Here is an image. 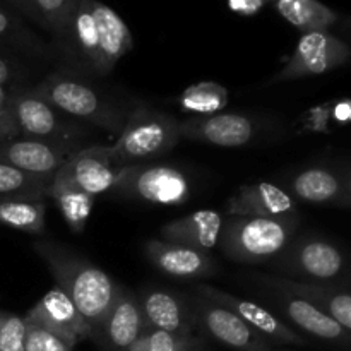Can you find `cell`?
Returning a JSON list of instances; mask_svg holds the SVG:
<instances>
[{
	"label": "cell",
	"instance_id": "603a6c76",
	"mask_svg": "<svg viewBox=\"0 0 351 351\" xmlns=\"http://www.w3.org/2000/svg\"><path fill=\"white\" fill-rule=\"evenodd\" d=\"M271 298L295 326L311 332L315 338L328 339V341H341L348 338V331H345L338 322L332 321L328 314L319 311L315 305L308 304L304 298L280 290H273Z\"/></svg>",
	"mask_w": 351,
	"mask_h": 351
},
{
	"label": "cell",
	"instance_id": "4dcf8cb0",
	"mask_svg": "<svg viewBox=\"0 0 351 351\" xmlns=\"http://www.w3.org/2000/svg\"><path fill=\"white\" fill-rule=\"evenodd\" d=\"M0 41L40 55L47 50L43 41L23 23L16 12L0 3Z\"/></svg>",
	"mask_w": 351,
	"mask_h": 351
},
{
	"label": "cell",
	"instance_id": "f1b7e54d",
	"mask_svg": "<svg viewBox=\"0 0 351 351\" xmlns=\"http://www.w3.org/2000/svg\"><path fill=\"white\" fill-rule=\"evenodd\" d=\"M184 112L216 115L228 105V91L225 86L215 81H202L185 89L178 98Z\"/></svg>",
	"mask_w": 351,
	"mask_h": 351
},
{
	"label": "cell",
	"instance_id": "4316f807",
	"mask_svg": "<svg viewBox=\"0 0 351 351\" xmlns=\"http://www.w3.org/2000/svg\"><path fill=\"white\" fill-rule=\"evenodd\" d=\"M43 201L33 199H0V226H9L17 232L41 233L45 230Z\"/></svg>",
	"mask_w": 351,
	"mask_h": 351
},
{
	"label": "cell",
	"instance_id": "e575fe53",
	"mask_svg": "<svg viewBox=\"0 0 351 351\" xmlns=\"http://www.w3.org/2000/svg\"><path fill=\"white\" fill-rule=\"evenodd\" d=\"M269 0H228V7L240 16H254L259 12Z\"/></svg>",
	"mask_w": 351,
	"mask_h": 351
},
{
	"label": "cell",
	"instance_id": "277c9868",
	"mask_svg": "<svg viewBox=\"0 0 351 351\" xmlns=\"http://www.w3.org/2000/svg\"><path fill=\"white\" fill-rule=\"evenodd\" d=\"M34 91L57 112L91 122L112 134H120L125 123L119 110L110 105L95 88L60 72L48 75Z\"/></svg>",
	"mask_w": 351,
	"mask_h": 351
},
{
	"label": "cell",
	"instance_id": "ba28073f",
	"mask_svg": "<svg viewBox=\"0 0 351 351\" xmlns=\"http://www.w3.org/2000/svg\"><path fill=\"white\" fill-rule=\"evenodd\" d=\"M278 267L290 274L329 281L345 269V256L331 242L321 239L298 240L278 256Z\"/></svg>",
	"mask_w": 351,
	"mask_h": 351
},
{
	"label": "cell",
	"instance_id": "f35d334b",
	"mask_svg": "<svg viewBox=\"0 0 351 351\" xmlns=\"http://www.w3.org/2000/svg\"><path fill=\"white\" fill-rule=\"evenodd\" d=\"M3 3H7V7H10V9L17 10L19 14H23L24 17H27L29 21H33V12H31V7H29V2L27 0H3Z\"/></svg>",
	"mask_w": 351,
	"mask_h": 351
},
{
	"label": "cell",
	"instance_id": "cb8c5ba5",
	"mask_svg": "<svg viewBox=\"0 0 351 351\" xmlns=\"http://www.w3.org/2000/svg\"><path fill=\"white\" fill-rule=\"evenodd\" d=\"M291 191L300 201L321 206H345L348 182L328 168L314 167L291 178Z\"/></svg>",
	"mask_w": 351,
	"mask_h": 351
},
{
	"label": "cell",
	"instance_id": "8fae6325",
	"mask_svg": "<svg viewBox=\"0 0 351 351\" xmlns=\"http://www.w3.org/2000/svg\"><path fill=\"white\" fill-rule=\"evenodd\" d=\"M182 137L215 144L219 147H240L254 139L256 127L250 119L237 113L195 117L180 120Z\"/></svg>",
	"mask_w": 351,
	"mask_h": 351
},
{
	"label": "cell",
	"instance_id": "d6a6232c",
	"mask_svg": "<svg viewBox=\"0 0 351 351\" xmlns=\"http://www.w3.org/2000/svg\"><path fill=\"white\" fill-rule=\"evenodd\" d=\"M185 345V336L146 328L129 351H184Z\"/></svg>",
	"mask_w": 351,
	"mask_h": 351
},
{
	"label": "cell",
	"instance_id": "9c48e42d",
	"mask_svg": "<svg viewBox=\"0 0 351 351\" xmlns=\"http://www.w3.org/2000/svg\"><path fill=\"white\" fill-rule=\"evenodd\" d=\"M9 112L16 122L19 136L23 134L24 139L41 141L58 147H62L58 141H67V130L58 119L57 110L48 105L34 89L10 93Z\"/></svg>",
	"mask_w": 351,
	"mask_h": 351
},
{
	"label": "cell",
	"instance_id": "44dd1931",
	"mask_svg": "<svg viewBox=\"0 0 351 351\" xmlns=\"http://www.w3.org/2000/svg\"><path fill=\"white\" fill-rule=\"evenodd\" d=\"M223 218L216 211H195L161 226L160 237L165 242L180 243L206 252L219 243Z\"/></svg>",
	"mask_w": 351,
	"mask_h": 351
},
{
	"label": "cell",
	"instance_id": "836d02e7",
	"mask_svg": "<svg viewBox=\"0 0 351 351\" xmlns=\"http://www.w3.org/2000/svg\"><path fill=\"white\" fill-rule=\"evenodd\" d=\"M24 317L0 311V351H24Z\"/></svg>",
	"mask_w": 351,
	"mask_h": 351
},
{
	"label": "cell",
	"instance_id": "7a4b0ae2",
	"mask_svg": "<svg viewBox=\"0 0 351 351\" xmlns=\"http://www.w3.org/2000/svg\"><path fill=\"white\" fill-rule=\"evenodd\" d=\"M297 228L298 218L232 216L221 228L218 245L237 263H266L290 245Z\"/></svg>",
	"mask_w": 351,
	"mask_h": 351
},
{
	"label": "cell",
	"instance_id": "8d00e7d4",
	"mask_svg": "<svg viewBox=\"0 0 351 351\" xmlns=\"http://www.w3.org/2000/svg\"><path fill=\"white\" fill-rule=\"evenodd\" d=\"M14 74H16V67L12 65V62L0 57V86L2 88L9 86V82L14 79Z\"/></svg>",
	"mask_w": 351,
	"mask_h": 351
},
{
	"label": "cell",
	"instance_id": "1f68e13d",
	"mask_svg": "<svg viewBox=\"0 0 351 351\" xmlns=\"http://www.w3.org/2000/svg\"><path fill=\"white\" fill-rule=\"evenodd\" d=\"M26 335H24V351H72V345L57 332L48 328L26 321Z\"/></svg>",
	"mask_w": 351,
	"mask_h": 351
},
{
	"label": "cell",
	"instance_id": "74e56055",
	"mask_svg": "<svg viewBox=\"0 0 351 351\" xmlns=\"http://www.w3.org/2000/svg\"><path fill=\"white\" fill-rule=\"evenodd\" d=\"M332 117L335 120H338L339 123H346L351 119V105L350 101H339L336 103L335 108H332Z\"/></svg>",
	"mask_w": 351,
	"mask_h": 351
},
{
	"label": "cell",
	"instance_id": "8992f818",
	"mask_svg": "<svg viewBox=\"0 0 351 351\" xmlns=\"http://www.w3.org/2000/svg\"><path fill=\"white\" fill-rule=\"evenodd\" d=\"M350 58V47L328 31L304 33L295 45L285 67L274 75V82L293 81L305 75H321L341 67Z\"/></svg>",
	"mask_w": 351,
	"mask_h": 351
},
{
	"label": "cell",
	"instance_id": "9a60e30c",
	"mask_svg": "<svg viewBox=\"0 0 351 351\" xmlns=\"http://www.w3.org/2000/svg\"><path fill=\"white\" fill-rule=\"evenodd\" d=\"M67 160V151L34 139H9L0 143V161L26 173L53 180Z\"/></svg>",
	"mask_w": 351,
	"mask_h": 351
},
{
	"label": "cell",
	"instance_id": "d590c367",
	"mask_svg": "<svg viewBox=\"0 0 351 351\" xmlns=\"http://www.w3.org/2000/svg\"><path fill=\"white\" fill-rule=\"evenodd\" d=\"M17 136H19V130H17L12 115H10L9 106L7 108H0V143L16 139Z\"/></svg>",
	"mask_w": 351,
	"mask_h": 351
},
{
	"label": "cell",
	"instance_id": "f546056e",
	"mask_svg": "<svg viewBox=\"0 0 351 351\" xmlns=\"http://www.w3.org/2000/svg\"><path fill=\"white\" fill-rule=\"evenodd\" d=\"M34 23L50 31L55 40L64 36L69 19L74 12L77 0H27Z\"/></svg>",
	"mask_w": 351,
	"mask_h": 351
},
{
	"label": "cell",
	"instance_id": "83f0119b",
	"mask_svg": "<svg viewBox=\"0 0 351 351\" xmlns=\"http://www.w3.org/2000/svg\"><path fill=\"white\" fill-rule=\"evenodd\" d=\"M50 178L26 173L16 167L0 161V199H33L41 201L48 195Z\"/></svg>",
	"mask_w": 351,
	"mask_h": 351
},
{
	"label": "cell",
	"instance_id": "ab89813d",
	"mask_svg": "<svg viewBox=\"0 0 351 351\" xmlns=\"http://www.w3.org/2000/svg\"><path fill=\"white\" fill-rule=\"evenodd\" d=\"M0 3H3V0H0Z\"/></svg>",
	"mask_w": 351,
	"mask_h": 351
},
{
	"label": "cell",
	"instance_id": "e0dca14e",
	"mask_svg": "<svg viewBox=\"0 0 351 351\" xmlns=\"http://www.w3.org/2000/svg\"><path fill=\"white\" fill-rule=\"evenodd\" d=\"M199 315L213 338L242 351H266L263 335L254 331L247 322L228 308L202 298L199 302Z\"/></svg>",
	"mask_w": 351,
	"mask_h": 351
},
{
	"label": "cell",
	"instance_id": "2e32d148",
	"mask_svg": "<svg viewBox=\"0 0 351 351\" xmlns=\"http://www.w3.org/2000/svg\"><path fill=\"white\" fill-rule=\"evenodd\" d=\"M58 43L72 62L99 74V45L91 0H77L64 36Z\"/></svg>",
	"mask_w": 351,
	"mask_h": 351
},
{
	"label": "cell",
	"instance_id": "52a82bcc",
	"mask_svg": "<svg viewBox=\"0 0 351 351\" xmlns=\"http://www.w3.org/2000/svg\"><path fill=\"white\" fill-rule=\"evenodd\" d=\"M127 167H119L106 154L105 146H93L67 156L60 170L55 173L53 182L72 185L91 195L113 191Z\"/></svg>",
	"mask_w": 351,
	"mask_h": 351
},
{
	"label": "cell",
	"instance_id": "30bf717a",
	"mask_svg": "<svg viewBox=\"0 0 351 351\" xmlns=\"http://www.w3.org/2000/svg\"><path fill=\"white\" fill-rule=\"evenodd\" d=\"M230 216L254 218H298L295 199L281 187L267 182L240 187L226 204Z\"/></svg>",
	"mask_w": 351,
	"mask_h": 351
},
{
	"label": "cell",
	"instance_id": "5bb4252c",
	"mask_svg": "<svg viewBox=\"0 0 351 351\" xmlns=\"http://www.w3.org/2000/svg\"><path fill=\"white\" fill-rule=\"evenodd\" d=\"M26 321L36 322V324L48 328L50 331L57 332L62 338L67 339L72 346L79 339L91 335V329L86 324L84 319L77 312L75 305L69 300L67 295L58 288L48 291L26 315Z\"/></svg>",
	"mask_w": 351,
	"mask_h": 351
},
{
	"label": "cell",
	"instance_id": "6da1fadb",
	"mask_svg": "<svg viewBox=\"0 0 351 351\" xmlns=\"http://www.w3.org/2000/svg\"><path fill=\"white\" fill-rule=\"evenodd\" d=\"M34 252L47 264L57 288L75 305L91 332L99 331L106 312L119 293V285L105 271L55 242H36Z\"/></svg>",
	"mask_w": 351,
	"mask_h": 351
},
{
	"label": "cell",
	"instance_id": "484cf974",
	"mask_svg": "<svg viewBox=\"0 0 351 351\" xmlns=\"http://www.w3.org/2000/svg\"><path fill=\"white\" fill-rule=\"evenodd\" d=\"M48 195L55 201L62 218L74 233L84 232L88 219L95 208V195L72 185L51 180Z\"/></svg>",
	"mask_w": 351,
	"mask_h": 351
},
{
	"label": "cell",
	"instance_id": "4fadbf2b",
	"mask_svg": "<svg viewBox=\"0 0 351 351\" xmlns=\"http://www.w3.org/2000/svg\"><path fill=\"white\" fill-rule=\"evenodd\" d=\"M147 259L156 269L175 278H208L216 271V264L208 252L191 249L180 243L149 240L144 247Z\"/></svg>",
	"mask_w": 351,
	"mask_h": 351
},
{
	"label": "cell",
	"instance_id": "5b68a950",
	"mask_svg": "<svg viewBox=\"0 0 351 351\" xmlns=\"http://www.w3.org/2000/svg\"><path fill=\"white\" fill-rule=\"evenodd\" d=\"M115 191L149 204L182 206L191 197V182L170 165H130Z\"/></svg>",
	"mask_w": 351,
	"mask_h": 351
},
{
	"label": "cell",
	"instance_id": "7c38bea8",
	"mask_svg": "<svg viewBox=\"0 0 351 351\" xmlns=\"http://www.w3.org/2000/svg\"><path fill=\"white\" fill-rule=\"evenodd\" d=\"M197 291L201 293L202 298H206V300L232 311L233 314L239 315L243 322H247V324H249L254 331L259 332V335L267 336V338H273L281 343L304 341L293 329L288 328V326L285 324L281 319H278L273 312L264 308L263 305L256 304V302L239 298L235 297V295L226 293V291L218 290V288L215 287H208V285H201V287L197 288Z\"/></svg>",
	"mask_w": 351,
	"mask_h": 351
},
{
	"label": "cell",
	"instance_id": "ffe728a7",
	"mask_svg": "<svg viewBox=\"0 0 351 351\" xmlns=\"http://www.w3.org/2000/svg\"><path fill=\"white\" fill-rule=\"evenodd\" d=\"M93 16L96 23L99 45V74H108L120 58L125 57L134 47V38L125 21L110 5L91 0Z\"/></svg>",
	"mask_w": 351,
	"mask_h": 351
},
{
	"label": "cell",
	"instance_id": "d4e9b609",
	"mask_svg": "<svg viewBox=\"0 0 351 351\" xmlns=\"http://www.w3.org/2000/svg\"><path fill=\"white\" fill-rule=\"evenodd\" d=\"M281 17L302 33L328 31L339 14L319 0H269Z\"/></svg>",
	"mask_w": 351,
	"mask_h": 351
},
{
	"label": "cell",
	"instance_id": "3957f363",
	"mask_svg": "<svg viewBox=\"0 0 351 351\" xmlns=\"http://www.w3.org/2000/svg\"><path fill=\"white\" fill-rule=\"evenodd\" d=\"M180 139V120L158 110L139 108L125 120L115 144L105 149L113 163L130 167L173 149Z\"/></svg>",
	"mask_w": 351,
	"mask_h": 351
},
{
	"label": "cell",
	"instance_id": "ac0fdd59",
	"mask_svg": "<svg viewBox=\"0 0 351 351\" xmlns=\"http://www.w3.org/2000/svg\"><path fill=\"white\" fill-rule=\"evenodd\" d=\"M264 283L267 285V288L287 291L295 297L304 298L308 304L315 305L319 311L328 314L345 331L351 329V297L348 291L339 290L332 285L326 287L321 283H298V281L281 280V278H264Z\"/></svg>",
	"mask_w": 351,
	"mask_h": 351
},
{
	"label": "cell",
	"instance_id": "d6986e66",
	"mask_svg": "<svg viewBox=\"0 0 351 351\" xmlns=\"http://www.w3.org/2000/svg\"><path fill=\"white\" fill-rule=\"evenodd\" d=\"M146 329L139 297L120 287L112 307L106 312L99 331L106 336L115 350L129 351L136 339Z\"/></svg>",
	"mask_w": 351,
	"mask_h": 351
},
{
	"label": "cell",
	"instance_id": "7402d4cb",
	"mask_svg": "<svg viewBox=\"0 0 351 351\" xmlns=\"http://www.w3.org/2000/svg\"><path fill=\"white\" fill-rule=\"evenodd\" d=\"M146 328L185 336L191 329V314L180 297L160 288L144 290L139 297Z\"/></svg>",
	"mask_w": 351,
	"mask_h": 351
}]
</instances>
